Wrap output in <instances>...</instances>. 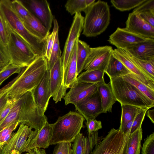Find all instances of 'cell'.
<instances>
[{
  "mask_svg": "<svg viewBox=\"0 0 154 154\" xmlns=\"http://www.w3.org/2000/svg\"><path fill=\"white\" fill-rule=\"evenodd\" d=\"M19 123V122L14 123L0 131V147L1 148L3 146L4 138L9 133L13 132Z\"/></svg>",
  "mask_w": 154,
  "mask_h": 154,
  "instance_id": "47",
  "label": "cell"
},
{
  "mask_svg": "<svg viewBox=\"0 0 154 154\" xmlns=\"http://www.w3.org/2000/svg\"><path fill=\"white\" fill-rule=\"evenodd\" d=\"M148 108L142 109L137 115L134 119L130 129V134H132L138 129L141 128L142 122L144 119Z\"/></svg>",
  "mask_w": 154,
  "mask_h": 154,
  "instance_id": "42",
  "label": "cell"
},
{
  "mask_svg": "<svg viewBox=\"0 0 154 154\" xmlns=\"http://www.w3.org/2000/svg\"><path fill=\"white\" fill-rule=\"evenodd\" d=\"M22 68L10 62L0 70V85L12 74L20 73Z\"/></svg>",
  "mask_w": 154,
  "mask_h": 154,
  "instance_id": "39",
  "label": "cell"
},
{
  "mask_svg": "<svg viewBox=\"0 0 154 154\" xmlns=\"http://www.w3.org/2000/svg\"><path fill=\"white\" fill-rule=\"evenodd\" d=\"M126 31L141 36L154 39V27L144 20L136 12L129 14L126 22Z\"/></svg>",
  "mask_w": 154,
  "mask_h": 154,
  "instance_id": "16",
  "label": "cell"
},
{
  "mask_svg": "<svg viewBox=\"0 0 154 154\" xmlns=\"http://www.w3.org/2000/svg\"><path fill=\"white\" fill-rule=\"evenodd\" d=\"M125 51L141 60H154V39L144 42L126 48Z\"/></svg>",
  "mask_w": 154,
  "mask_h": 154,
  "instance_id": "22",
  "label": "cell"
},
{
  "mask_svg": "<svg viewBox=\"0 0 154 154\" xmlns=\"http://www.w3.org/2000/svg\"><path fill=\"white\" fill-rule=\"evenodd\" d=\"M121 105L122 115L119 128L123 131L127 124L133 120L138 113L144 108L129 105L122 104Z\"/></svg>",
  "mask_w": 154,
  "mask_h": 154,
  "instance_id": "29",
  "label": "cell"
},
{
  "mask_svg": "<svg viewBox=\"0 0 154 154\" xmlns=\"http://www.w3.org/2000/svg\"><path fill=\"white\" fill-rule=\"evenodd\" d=\"M104 72L109 78L122 77L131 73L125 66L113 55L112 53Z\"/></svg>",
  "mask_w": 154,
  "mask_h": 154,
  "instance_id": "26",
  "label": "cell"
},
{
  "mask_svg": "<svg viewBox=\"0 0 154 154\" xmlns=\"http://www.w3.org/2000/svg\"><path fill=\"white\" fill-rule=\"evenodd\" d=\"M6 23L8 42L5 48L10 62L22 68L26 67L38 56L27 43Z\"/></svg>",
  "mask_w": 154,
  "mask_h": 154,
  "instance_id": "6",
  "label": "cell"
},
{
  "mask_svg": "<svg viewBox=\"0 0 154 154\" xmlns=\"http://www.w3.org/2000/svg\"><path fill=\"white\" fill-rule=\"evenodd\" d=\"M25 154H30V152H28V153H26Z\"/></svg>",
  "mask_w": 154,
  "mask_h": 154,
  "instance_id": "53",
  "label": "cell"
},
{
  "mask_svg": "<svg viewBox=\"0 0 154 154\" xmlns=\"http://www.w3.org/2000/svg\"><path fill=\"white\" fill-rule=\"evenodd\" d=\"M10 62L7 50L0 43V70Z\"/></svg>",
  "mask_w": 154,
  "mask_h": 154,
  "instance_id": "48",
  "label": "cell"
},
{
  "mask_svg": "<svg viewBox=\"0 0 154 154\" xmlns=\"http://www.w3.org/2000/svg\"><path fill=\"white\" fill-rule=\"evenodd\" d=\"M104 71L99 70H86L77 78L78 81L92 84H97L104 80Z\"/></svg>",
  "mask_w": 154,
  "mask_h": 154,
  "instance_id": "32",
  "label": "cell"
},
{
  "mask_svg": "<svg viewBox=\"0 0 154 154\" xmlns=\"http://www.w3.org/2000/svg\"><path fill=\"white\" fill-rule=\"evenodd\" d=\"M21 103V97L16 100L7 116L0 123V131L13 124L19 122Z\"/></svg>",
  "mask_w": 154,
  "mask_h": 154,
  "instance_id": "33",
  "label": "cell"
},
{
  "mask_svg": "<svg viewBox=\"0 0 154 154\" xmlns=\"http://www.w3.org/2000/svg\"><path fill=\"white\" fill-rule=\"evenodd\" d=\"M84 17L81 13L75 14L66 40L61 58L63 66V81L64 85L66 69L70 57L76 42L83 30Z\"/></svg>",
  "mask_w": 154,
  "mask_h": 154,
  "instance_id": "9",
  "label": "cell"
},
{
  "mask_svg": "<svg viewBox=\"0 0 154 154\" xmlns=\"http://www.w3.org/2000/svg\"><path fill=\"white\" fill-rule=\"evenodd\" d=\"M142 154H154V132L145 139L142 149Z\"/></svg>",
  "mask_w": 154,
  "mask_h": 154,
  "instance_id": "43",
  "label": "cell"
},
{
  "mask_svg": "<svg viewBox=\"0 0 154 154\" xmlns=\"http://www.w3.org/2000/svg\"><path fill=\"white\" fill-rule=\"evenodd\" d=\"M90 48L85 42L78 39L77 40V74L78 75L84 69L90 53Z\"/></svg>",
  "mask_w": 154,
  "mask_h": 154,
  "instance_id": "27",
  "label": "cell"
},
{
  "mask_svg": "<svg viewBox=\"0 0 154 154\" xmlns=\"http://www.w3.org/2000/svg\"><path fill=\"white\" fill-rule=\"evenodd\" d=\"M133 12L138 13L144 20L154 27V0H147L135 8Z\"/></svg>",
  "mask_w": 154,
  "mask_h": 154,
  "instance_id": "28",
  "label": "cell"
},
{
  "mask_svg": "<svg viewBox=\"0 0 154 154\" xmlns=\"http://www.w3.org/2000/svg\"><path fill=\"white\" fill-rule=\"evenodd\" d=\"M27 126L20 123L17 131L1 149V154H21L26 142L32 131Z\"/></svg>",
  "mask_w": 154,
  "mask_h": 154,
  "instance_id": "14",
  "label": "cell"
},
{
  "mask_svg": "<svg viewBox=\"0 0 154 154\" xmlns=\"http://www.w3.org/2000/svg\"><path fill=\"white\" fill-rule=\"evenodd\" d=\"M59 40V29L56 32L54 44L52 49L49 60L48 61V69L50 70L57 60L61 57Z\"/></svg>",
  "mask_w": 154,
  "mask_h": 154,
  "instance_id": "37",
  "label": "cell"
},
{
  "mask_svg": "<svg viewBox=\"0 0 154 154\" xmlns=\"http://www.w3.org/2000/svg\"><path fill=\"white\" fill-rule=\"evenodd\" d=\"M86 120L88 134L97 131L102 128V123L100 121L97 120L94 118H88Z\"/></svg>",
  "mask_w": 154,
  "mask_h": 154,
  "instance_id": "45",
  "label": "cell"
},
{
  "mask_svg": "<svg viewBox=\"0 0 154 154\" xmlns=\"http://www.w3.org/2000/svg\"><path fill=\"white\" fill-rule=\"evenodd\" d=\"M34 100L45 113L52 97L50 85V72L48 70L39 84L32 90Z\"/></svg>",
  "mask_w": 154,
  "mask_h": 154,
  "instance_id": "20",
  "label": "cell"
},
{
  "mask_svg": "<svg viewBox=\"0 0 154 154\" xmlns=\"http://www.w3.org/2000/svg\"><path fill=\"white\" fill-rule=\"evenodd\" d=\"M30 154H46L44 149L35 148L32 150L30 152Z\"/></svg>",
  "mask_w": 154,
  "mask_h": 154,
  "instance_id": "51",
  "label": "cell"
},
{
  "mask_svg": "<svg viewBox=\"0 0 154 154\" xmlns=\"http://www.w3.org/2000/svg\"><path fill=\"white\" fill-rule=\"evenodd\" d=\"M97 84L83 82L77 80L63 97L65 105L72 104L75 105L83 101L97 91Z\"/></svg>",
  "mask_w": 154,
  "mask_h": 154,
  "instance_id": "10",
  "label": "cell"
},
{
  "mask_svg": "<svg viewBox=\"0 0 154 154\" xmlns=\"http://www.w3.org/2000/svg\"><path fill=\"white\" fill-rule=\"evenodd\" d=\"M53 124L47 122L39 130L32 131L26 142L22 152L35 148H47L50 145L52 132Z\"/></svg>",
  "mask_w": 154,
  "mask_h": 154,
  "instance_id": "12",
  "label": "cell"
},
{
  "mask_svg": "<svg viewBox=\"0 0 154 154\" xmlns=\"http://www.w3.org/2000/svg\"><path fill=\"white\" fill-rule=\"evenodd\" d=\"M84 12L82 34L88 37H96L106 30L110 19V9L106 2L98 0Z\"/></svg>",
  "mask_w": 154,
  "mask_h": 154,
  "instance_id": "4",
  "label": "cell"
},
{
  "mask_svg": "<svg viewBox=\"0 0 154 154\" xmlns=\"http://www.w3.org/2000/svg\"><path fill=\"white\" fill-rule=\"evenodd\" d=\"M23 22L26 28L32 34L42 41H46L50 32L34 14H32Z\"/></svg>",
  "mask_w": 154,
  "mask_h": 154,
  "instance_id": "24",
  "label": "cell"
},
{
  "mask_svg": "<svg viewBox=\"0 0 154 154\" xmlns=\"http://www.w3.org/2000/svg\"><path fill=\"white\" fill-rule=\"evenodd\" d=\"M49 71L52 97L57 103L60 101L65 96L67 89L63 83V66L61 57L57 60Z\"/></svg>",
  "mask_w": 154,
  "mask_h": 154,
  "instance_id": "15",
  "label": "cell"
},
{
  "mask_svg": "<svg viewBox=\"0 0 154 154\" xmlns=\"http://www.w3.org/2000/svg\"><path fill=\"white\" fill-rule=\"evenodd\" d=\"M147 0H111L112 5L121 11L130 10L139 6Z\"/></svg>",
  "mask_w": 154,
  "mask_h": 154,
  "instance_id": "36",
  "label": "cell"
},
{
  "mask_svg": "<svg viewBox=\"0 0 154 154\" xmlns=\"http://www.w3.org/2000/svg\"><path fill=\"white\" fill-rule=\"evenodd\" d=\"M109 79V83L114 94L116 100L121 105L149 109L154 106V102L122 77Z\"/></svg>",
  "mask_w": 154,
  "mask_h": 154,
  "instance_id": "5",
  "label": "cell"
},
{
  "mask_svg": "<svg viewBox=\"0 0 154 154\" xmlns=\"http://www.w3.org/2000/svg\"><path fill=\"white\" fill-rule=\"evenodd\" d=\"M97 91L100 96L103 113L112 112V108L117 101L110 83L104 80L97 84Z\"/></svg>",
  "mask_w": 154,
  "mask_h": 154,
  "instance_id": "23",
  "label": "cell"
},
{
  "mask_svg": "<svg viewBox=\"0 0 154 154\" xmlns=\"http://www.w3.org/2000/svg\"><path fill=\"white\" fill-rule=\"evenodd\" d=\"M8 99L7 96V92L0 98V109L6 103Z\"/></svg>",
  "mask_w": 154,
  "mask_h": 154,
  "instance_id": "50",
  "label": "cell"
},
{
  "mask_svg": "<svg viewBox=\"0 0 154 154\" xmlns=\"http://www.w3.org/2000/svg\"><path fill=\"white\" fill-rule=\"evenodd\" d=\"M8 42V35L5 20L0 9V43L5 48Z\"/></svg>",
  "mask_w": 154,
  "mask_h": 154,
  "instance_id": "41",
  "label": "cell"
},
{
  "mask_svg": "<svg viewBox=\"0 0 154 154\" xmlns=\"http://www.w3.org/2000/svg\"><path fill=\"white\" fill-rule=\"evenodd\" d=\"M130 131L124 134L119 128L111 129L91 154H125Z\"/></svg>",
  "mask_w": 154,
  "mask_h": 154,
  "instance_id": "8",
  "label": "cell"
},
{
  "mask_svg": "<svg viewBox=\"0 0 154 154\" xmlns=\"http://www.w3.org/2000/svg\"><path fill=\"white\" fill-rule=\"evenodd\" d=\"M21 74V71L18 75L9 82L7 84L0 89V98L5 93L7 92L11 87L16 81L20 76Z\"/></svg>",
  "mask_w": 154,
  "mask_h": 154,
  "instance_id": "49",
  "label": "cell"
},
{
  "mask_svg": "<svg viewBox=\"0 0 154 154\" xmlns=\"http://www.w3.org/2000/svg\"><path fill=\"white\" fill-rule=\"evenodd\" d=\"M99 141L97 132L88 134L85 137L80 133L73 141V154H91Z\"/></svg>",
  "mask_w": 154,
  "mask_h": 154,
  "instance_id": "21",
  "label": "cell"
},
{
  "mask_svg": "<svg viewBox=\"0 0 154 154\" xmlns=\"http://www.w3.org/2000/svg\"><path fill=\"white\" fill-rule=\"evenodd\" d=\"M142 130L140 128L130 134L127 149V154H140Z\"/></svg>",
  "mask_w": 154,
  "mask_h": 154,
  "instance_id": "30",
  "label": "cell"
},
{
  "mask_svg": "<svg viewBox=\"0 0 154 154\" xmlns=\"http://www.w3.org/2000/svg\"><path fill=\"white\" fill-rule=\"evenodd\" d=\"M125 154H127V152Z\"/></svg>",
  "mask_w": 154,
  "mask_h": 154,
  "instance_id": "54",
  "label": "cell"
},
{
  "mask_svg": "<svg viewBox=\"0 0 154 154\" xmlns=\"http://www.w3.org/2000/svg\"><path fill=\"white\" fill-rule=\"evenodd\" d=\"M21 98L19 122L32 129L40 130L48 122V119L42 109L35 102L32 91L27 92Z\"/></svg>",
  "mask_w": 154,
  "mask_h": 154,
  "instance_id": "7",
  "label": "cell"
},
{
  "mask_svg": "<svg viewBox=\"0 0 154 154\" xmlns=\"http://www.w3.org/2000/svg\"><path fill=\"white\" fill-rule=\"evenodd\" d=\"M146 115L149 119L151 122L154 123V109H148L146 112Z\"/></svg>",
  "mask_w": 154,
  "mask_h": 154,
  "instance_id": "52",
  "label": "cell"
},
{
  "mask_svg": "<svg viewBox=\"0 0 154 154\" xmlns=\"http://www.w3.org/2000/svg\"><path fill=\"white\" fill-rule=\"evenodd\" d=\"M11 4L16 13L22 21L29 17L32 13L19 0L11 1Z\"/></svg>",
  "mask_w": 154,
  "mask_h": 154,
  "instance_id": "40",
  "label": "cell"
},
{
  "mask_svg": "<svg viewBox=\"0 0 154 154\" xmlns=\"http://www.w3.org/2000/svg\"><path fill=\"white\" fill-rule=\"evenodd\" d=\"M77 40L71 52L65 72L64 85L67 89L70 88L77 81Z\"/></svg>",
  "mask_w": 154,
  "mask_h": 154,
  "instance_id": "25",
  "label": "cell"
},
{
  "mask_svg": "<svg viewBox=\"0 0 154 154\" xmlns=\"http://www.w3.org/2000/svg\"><path fill=\"white\" fill-rule=\"evenodd\" d=\"M28 3L34 15L50 32L54 17L48 2L46 0H30Z\"/></svg>",
  "mask_w": 154,
  "mask_h": 154,
  "instance_id": "19",
  "label": "cell"
},
{
  "mask_svg": "<svg viewBox=\"0 0 154 154\" xmlns=\"http://www.w3.org/2000/svg\"><path fill=\"white\" fill-rule=\"evenodd\" d=\"M85 118L80 113L70 111L58 117L53 124L50 145L63 142H73L83 126Z\"/></svg>",
  "mask_w": 154,
  "mask_h": 154,
  "instance_id": "3",
  "label": "cell"
},
{
  "mask_svg": "<svg viewBox=\"0 0 154 154\" xmlns=\"http://www.w3.org/2000/svg\"><path fill=\"white\" fill-rule=\"evenodd\" d=\"M122 77L125 80L134 86L152 101L154 102V90L139 81L131 73Z\"/></svg>",
  "mask_w": 154,
  "mask_h": 154,
  "instance_id": "35",
  "label": "cell"
},
{
  "mask_svg": "<svg viewBox=\"0 0 154 154\" xmlns=\"http://www.w3.org/2000/svg\"><path fill=\"white\" fill-rule=\"evenodd\" d=\"M125 51L134 63L148 77L154 81V60L150 61L141 60Z\"/></svg>",
  "mask_w": 154,
  "mask_h": 154,
  "instance_id": "34",
  "label": "cell"
},
{
  "mask_svg": "<svg viewBox=\"0 0 154 154\" xmlns=\"http://www.w3.org/2000/svg\"><path fill=\"white\" fill-rule=\"evenodd\" d=\"M48 69L46 58L43 56H37L22 68L21 75L7 91V96L15 100L19 99L39 84Z\"/></svg>",
  "mask_w": 154,
  "mask_h": 154,
  "instance_id": "1",
  "label": "cell"
},
{
  "mask_svg": "<svg viewBox=\"0 0 154 154\" xmlns=\"http://www.w3.org/2000/svg\"><path fill=\"white\" fill-rule=\"evenodd\" d=\"M152 39L136 35L118 27L109 36L108 41L117 48L125 49Z\"/></svg>",
  "mask_w": 154,
  "mask_h": 154,
  "instance_id": "13",
  "label": "cell"
},
{
  "mask_svg": "<svg viewBox=\"0 0 154 154\" xmlns=\"http://www.w3.org/2000/svg\"><path fill=\"white\" fill-rule=\"evenodd\" d=\"M70 142H63L57 144L53 154H73Z\"/></svg>",
  "mask_w": 154,
  "mask_h": 154,
  "instance_id": "44",
  "label": "cell"
},
{
  "mask_svg": "<svg viewBox=\"0 0 154 154\" xmlns=\"http://www.w3.org/2000/svg\"><path fill=\"white\" fill-rule=\"evenodd\" d=\"M111 46L90 48V53L86 62L85 70H99L104 71L112 52Z\"/></svg>",
  "mask_w": 154,
  "mask_h": 154,
  "instance_id": "11",
  "label": "cell"
},
{
  "mask_svg": "<svg viewBox=\"0 0 154 154\" xmlns=\"http://www.w3.org/2000/svg\"><path fill=\"white\" fill-rule=\"evenodd\" d=\"M95 0H69L65 5V7L71 15L76 13L84 12L95 2Z\"/></svg>",
  "mask_w": 154,
  "mask_h": 154,
  "instance_id": "31",
  "label": "cell"
},
{
  "mask_svg": "<svg viewBox=\"0 0 154 154\" xmlns=\"http://www.w3.org/2000/svg\"><path fill=\"white\" fill-rule=\"evenodd\" d=\"M54 26L52 32L49 34L46 39L45 51L44 56L48 61L49 60L52 49L54 42L55 35L57 30L59 29L57 20L54 19Z\"/></svg>",
  "mask_w": 154,
  "mask_h": 154,
  "instance_id": "38",
  "label": "cell"
},
{
  "mask_svg": "<svg viewBox=\"0 0 154 154\" xmlns=\"http://www.w3.org/2000/svg\"><path fill=\"white\" fill-rule=\"evenodd\" d=\"M0 9L7 23L31 47L38 56H44L46 41H42L32 34L26 28L14 10L9 0H0Z\"/></svg>",
  "mask_w": 154,
  "mask_h": 154,
  "instance_id": "2",
  "label": "cell"
},
{
  "mask_svg": "<svg viewBox=\"0 0 154 154\" xmlns=\"http://www.w3.org/2000/svg\"><path fill=\"white\" fill-rule=\"evenodd\" d=\"M74 105L75 110L85 119H96L103 113L101 99L97 91L83 101Z\"/></svg>",
  "mask_w": 154,
  "mask_h": 154,
  "instance_id": "17",
  "label": "cell"
},
{
  "mask_svg": "<svg viewBox=\"0 0 154 154\" xmlns=\"http://www.w3.org/2000/svg\"><path fill=\"white\" fill-rule=\"evenodd\" d=\"M16 100L8 99L6 103L0 109V123L7 116Z\"/></svg>",
  "mask_w": 154,
  "mask_h": 154,
  "instance_id": "46",
  "label": "cell"
},
{
  "mask_svg": "<svg viewBox=\"0 0 154 154\" xmlns=\"http://www.w3.org/2000/svg\"><path fill=\"white\" fill-rule=\"evenodd\" d=\"M113 55L120 61L137 80L154 90V81L146 75L131 61L126 51L120 48L112 51Z\"/></svg>",
  "mask_w": 154,
  "mask_h": 154,
  "instance_id": "18",
  "label": "cell"
}]
</instances>
